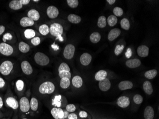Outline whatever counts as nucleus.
Instances as JSON below:
<instances>
[{
  "label": "nucleus",
  "mask_w": 159,
  "mask_h": 119,
  "mask_svg": "<svg viewBox=\"0 0 159 119\" xmlns=\"http://www.w3.org/2000/svg\"><path fill=\"white\" fill-rule=\"evenodd\" d=\"M134 101L136 104H141L143 102V97L139 94H136L134 97Z\"/></svg>",
  "instance_id": "obj_43"
},
{
  "label": "nucleus",
  "mask_w": 159,
  "mask_h": 119,
  "mask_svg": "<svg viewBox=\"0 0 159 119\" xmlns=\"http://www.w3.org/2000/svg\"><path fill=\"white\" fill-rule=\"evenodd\" d=\"M92 57L88 53H84L80 57V62L84 66L88 65L92 61Z\"/></svg>",
  "instance_id": "obj_16"
},
{
  "label": "nucleus",
  "mask_w": 159,
  "mask_h": 119,
  "mask_svg": "<svg viewBox=\"0 0 159 119\" xmlns=\"http://www.w3.org/2000/svg\"><path fill=\"white\" fill-rule=\"evenodd\" d=\"M72 84L73 86L76 88H81L83 85V79L80 76L77 75L72 78Z\"/></svg>",
  "instance_id": "obj_25"
},
{
  "label": "nucleus",
  "mask_w": 159,
  "mask_h": 119,
  "mask_svg": "<svg viewBox=\"0 0 159 119\" xmlns=\"http://www.w3.org/2000/svg\"><path fill=\"white\" fill-rule=\"evenodd\" d=\"M149 48L146 45H141L137 49V53L139 56L146 57L149 55Z\"/></svg>",
  "instance_id": "obj_15"
},
{
  "label": "nucleus",
  "mask_w": 159,
  "mask_h": 119,
  "mask_svg": "<svg viewBox=\"0 0 159 119\" xmlns=\"http://www.w3.org/2000/svg\"><path fill=\"white\" fill-rule=\"evenodd\" d=\"M75 46L72 44L66 45L63 51V56L66 59L70 60L72 59L75 55Z\"/></svg>",
  "instance_id": "obj_7"
},
{
  "label": "nucleus",
  "mask_w": 159,
  "mask_h": 119,
  "mask_svg": "<svg viewBox=\"0 0 159 119\" xmlns=\"http://www.w3.org/2000/svg\"><path fill=\"white\" fill-rule=\"evenodd\" d=\"M106 24H107V20L105 17L104 16H100L98 20V26L100 28H105L106 26Z\"/></svg>",
  "instance_id": "obj_35"
},
{
  "label": "nucleus",
  "mask_w": 159,
  "mask_h": 119,
  "mask_svg": "<svg viewBox=\"0 0 159 119\" xmlns=\"http://www.w3.org/2000/svg\"><path fill=\"white\" fill-rule=\"evenodd\" d=\"M9 6L11 9L19 10L22 8L23 5L20 1V0H13L10 2Z\"/></svg>",
  "instance_id": "obj_23"
},
{
  "label": "nucleus",
  "mask_w": 159,
  "mask_h": 119,
  "mask_svg": "<svg viewBox=\"0 0 159 119\" xmlns=\"http://www.w3.org/2000/svg\"><path fill=\"white\" fill-rule=\"evenodd\" d=\"M28 17L34 21H38L40 18V15L38 11L35 9H31L27 13Z\"/></svg>",
  "instance_id": "obj_20"
},
{
  "label": "nucleus",
  "mask_w": 159,
  "mask_h": 119,
  "mask_svg": "<svg viewBox=\"0 0 159 119\" xmlns=\"http://www.w3.org/2000/svg\"><path fill=\"white\" fill-rule=\"evenodd\" d=\"M79 116L81 118H86L88 116V114H87V112L85 111H81L80 112H79Z\"/></svg>",
  "instance_id": "obj_48"
},
{
  "label": "nucleus",
  "mask_w": 159,
  "mask_h": 119,
  "mask_svg": "<svg viewBox=\"0 0 159 119\" xmlns=\"http://www.w3.org/2000/svg\"><path fill=\"white\" fill-rule=\"evenodd\" d=\"M5 85V82L4 79H2V78L0 77V88H2Z\"/></svg>",
  "instance_id": "obj_50"
},
{
  "label": "nucleus",
  "mask_w": 159,
  "mask_h": 119,
  "mask_svg": "<svg viewBox=\"0 0 159 119\" xmlns=\"http://www.w3.org/2000/svg\"><path fill=\"white\" fill-rule=\"evenodd\" d=\"M117 18L115 15H110L107 19V22L110 26L113 27L117 23Z\"/></svg>",
  "instance_id": "obj_38"
},
{
  "label": "nucleus",
  "mask_w": 159,
  "mask_h": 119,
  "mask_svg": "<svg viewBox=\"0 0 159 119\" xmlns=\"http://www.w3.org/2000/svg\"><path fill=\"white\" fill-rule=\"evenodd\" d=\"M25 37L28 39H31L35 37L36 33L33 29H28L25 30L24 32Z\"/></svg>",
  "instance_id": "obj_34"
},
{
  "label": "nucleus",
  "mask_w": 159,
  "mask_h": 119,
  "mask_svg": "<svg viewBox=\"0 0 159 119\" xmlns=\"http://www.w3.org/2000/svg\"><path fill=\"white\" fill-rule=\"evenodd\" d=\"M101 38V34L99 32H94L91 34L90 36V39L92 43H96L100 41Z\"/></svg>",
  "instance_id": "obj_29"
},
{
  "label": "nucleus",
  "mask_w": 159,
  "mask_h": 119,
  "mask_svg": "<svg viewBox=\"0 0 159 119\" xmlns=\"http://www.w3.org/2000/svg\"><path fill=\"white\" fill-rule=\"evenodd\" d=\"M13 68V63L10 61H4L0 65V73L4 76L9 75Z\"/></svg>",
  "instance_id": "obj_5"
},
{
  "label": "nucleus",
  "mask_w": 159,
  "mask_h": 119,
  "mask_svg": "<svg viewBox=\"0 0 159 119\" xmlns=\"http://www.w3.org/2000/svg\"><path fill=\"white\" fill-rule=\"evenodd\" d=\"M68 112H67L64 111V118H63V119L67 118L68 116Z\"/></svg>",
  "instance_id": "obj_56"
},
{
  "label": "nucleus",
  "mask_w": 159,
  "mask_h": 119,
  "mask_svg": "<svg viewBox=\"0 0 159 119\" xmlns=\"http://www.w3.org/2000/svg\"><path fill=\"white\" fill-rule=\"evenodd\" d=\"M121 33V30L118 28L112 29L108 34V40L110 41H113L120 36Z\"/></svg>",
  "instance_id": "obj_17"
},
{
  "label": "nucleus",
  "mask_w": 159,
  "mask_h": 119,
  "mask_svg": "<svg viewBox=\"0 0 159 119\" xmlns=\"http://www.w3.org/2000/svg\"><path fill=\"white\" fill-rule=\"evenodd\" d=\"M155 116V112L152 107L148 106L144 110V116L145 119H153Z\"/></svg>",
  "instance_id": "obj_22"
},
{
  "label": "nucleus",
  "mask_w": 159,
  "mask_h": 119,
  "mask_svg": "<svg viewBox=\"0 0 159 119\" xmlns=\"http://www.w3.org/2000/svg\"><path fill=\"white\" fill-rule=\"evenodd\" d=\"M31 44L34 46H38L41 43V39L39 37H37V36L35 37V36L34 38L31 39Z\"/></svg>",
  "instance_id": "obj_44"
},
{
  "label": "nucleus",
  "mask_w": 159,
  "mask_h": 119,
  "mask_svg": "<svg viewBox=\"0 0 159 119\" xmlns=\"http://www.w3.org/2000/svg\"><path fill=\"white\" fill-rule=\"evenodd\" d=\"M4 105V103H3V101H2V98L1 97H0V109H1V108L3 107Z\"/></svg>",
  "instance_id": "obj_55"
},
{
  "label": "nucleus",
  "mask_w": 159,
  "mask_h": 119,
  "mask_svg": "<svg viewBox=\"0 0 159 119\" xmlns=\"http://www.w3.org/2000/svg\"><path fill=\"white\" fill-rule=\"evenodd\" d=\"M21 69L25 74L29 75L32 74L33 72V67L27 61H24L21 63Z\"/></svg>",
  "instance_id": "obj_9"
},
{
  "label": "nucleus",
  "mask_w": 159,
  "mask_h": 119,
  "mask_svg": "<svg viewBox=\"0 0 159 119\" xmlns=\"http://www.w3.org/2000/svg\"><path fill=\"white\" fill-rule=\"evenodd\" d=\"M49 29L51 34L56 37V40H59L60 42L63 41V38L62 36L63 29L61 24L58 23H52Z\"/></svg>",
  "instance_id": "obj_1"
},
{
  "label": "nucleus",
  "mask_w": 159,
  "mask_h": 119,
  "mask_svg": "<svg viewBox=\"0 0 159 119\" xmlns=\"http://www.w3.org/2000/svg\"><path fill=\"white\" fill-rule=\"evenodd\" d=\"M121 26L122 29L125 30H129L130 28V24L129 20L126 18H123L121 20Z\"/></svg>",
  "instance_id": "obj_37"
},
{
  "label": "nucleus",
  "mask_w": 159,
  "mask_h": 119,
  "mask_svg": "<svg viewBox=\"0 0 159 119\" xmlns=\"http://www.w3.org/2000/svg\"><path fill=\"white\" fill-rule=\"evenodd\" d=\"M130 104V99L128 97L122 96L117 100V104L119 106L122 108L127 107Z\"/></svg>",
  "instance_id": "obj_13"
},
{
  "label": "nucleus",
  "mask_w": 159,
  "mask_h": 119,
  "mask_svg": "<svg viewBox=\"0 0 159 119\" xmlns=\"http://www.w3.org/2000/svg\"><path fill=\"white\" fill-rule=\"evenodd\" d=\"M157 71L156 70H151L146 72L144 74L145 77L149 79H152L156 76Z\"/></svg>",
  "instance_id": "obj_36"
},
{
  "label": "nucleus",
  "mask_w": 159,
  "mask_h": 119,
  "mask_svg": "<svg viewBox=\"0 0 159 119\" xmlns=\"http://www.w3.org/2000/svg\"><path fill=\"white\" fill-rule=\"evenodd\" d=\"M55 90V85L51 82H46L41 84L39 88V91L43 94H50L54 93Z\"/></svg>",
  "instance_id": "obj_2"
},
{
  "label": "nucleus",
  "mask_w": 159,
  "mask_h": 119,
  "mask_svg": "<svg viewBox=\"0 0 159 119\" xmlns=\"http://www.w3.org/2000/svg\"><path fill=\"white\" fill-rule=\"evenodd\" d=\"M107 73L105 70H101L95 74V79L97 81H101L106 78Z\"/></svg>",
  "instance_id": "obj_28"
},
{
  "label": "nucleus",
  "mask_w": 159,
  "mask_h": 119,
  "mask_svg": "<svg viewBox=\"0 0 159 119\" xmlns=\"http://www.w3.org/2000/svg\"><path fill=\"white\" fill-rule=\"evenodd\" d=\"M107 1L110 4L112 5L115 3L116 1L115 0H107Z\"/></svg>",
  "instance_id": "obj_54"
},
{
  "label": "nucleus",
  "mask_w": 159,
  "mask_h": 119,
  "mask_svg": "<svg viewBox=\"0 0 159 119\" xmlns=\"http://www.w3.org/2000/svg\"><path fill=\"white\" fill-rule=\"evenodd\" d=\"M118 86L120 90H126L131 89L133 87V83L130 81H122L119 83Z\"/></svg>",
  "instance_id": "obj_21"
},
{
  "label": "nucleus",
  "mask_w": 159,
  "mask_h": 119,
  "mask_svg": "<svg viewBox=\"0 0 159 119\" xmlns=\"http://www.w3.org/2000/svg\"><path fill=\"white\" fill-rule=\"evenodd\" d=\"M27 119V118H23V119Z\"/></svg>",
  "instance_id": "obj_58"
},
{
  "label": "nucleus",
  "mask_w": 159,
  "mask_h": 119,
  "mask_svg": "<svg viewBox=\"0 0 159 119\" xmlns=\"http://www.w3.org/2000/svg\"><path fill=\"white\" fill-rule=\"evenodd\" d=\"M143 88L144 92L148 95H151L153 93L152 85L149 81H145L143 85Z\"/></svg>",
  "instance_id": "obj_24"
},
{
  "label": "nucleus",
  "mask_w": 159,
  "mask_h": 119,
  "mask_svg": "<svg viewBox=\"0 0 159 119\" xmlns=\"http://www.w3.org/2000/svg\"><path fill=\"white\" fill-rule=\"evenodd\" d=\"M30 104V108L33 111H36L38 109V101L37 99L34 97H33L31 99Z\"/></svg>",
  "instance_id": "obj_32"
},
{
  "label": "nucleus",
  "mask_w": 159,
  "mask_h": 119,
  "mask_svg": "<svg viewBox=\"0 0 159 119\" xmlns=\"http://www.w3.org/2000/svg\"><path fill=\"white\" fill-rule=\"evenodd\" d=\"M67 2L69 6L72 8H76L79 5L78 0H67Z\"/></svg>",
  "instance_id": "obj_40"
},
{
  "label": "nucleus",
  "mask_w": 159,
  "mask_h": 119,
  "mask_svg": "<svg viewBox=\"0 0 159 119\" xmlns=\"http://www.w3.org/2000/svg\"><path fill=\"white\" fill-rule=\"evenodd\" d=\"M113 12L115 16H118V17L122 16L123 13V10L119 7H116L114 8Z\"/></svg>",
  "instance_id": "obj_41"
},
{
  "label": "nucleus",
  "mask_w": 159,
  "mask_h": 119,
  "mask_svg": "<svg viewBox=\"0 0 159 119\" xmlns=\"http://www.w3.org/2000/svg\"><path fill=\"white\" fill-rule=\"evenodd\" d=\"M5 27L4 25H0V35H1L5 31Z\"/></svg>",
  "instance_id": "obj_52"
},
{
  "label": "nucleus",
  "mask_w": 159,
  "mask_h": 119,
  "mask_svg": "<svg viewBox=\"0 0 159 119\" xmlns=\"http://www.w3.org/2000/svg\"><path fill=\"white\" fill-rule=\"evenodd\" d=\"M111 83L110 81L107 78L99 82V87L101 90L103 91H106L110 89Z\"/></svg>",
  "instance_id": "obj_12"
},
{
  "label": "nucleus",
  "mask_w": 159,
  "mask_h": 119,
  "mask_svg": "<svg viewBox=\"0 0 159 119\" xmlns=\"http://www.w3.org/2000/svg\"><path fill=\"white\" fill-rule=\"evenodd\" d=\"M51 113L55 119H63L64 118V111L61 108H53Z\"/></svg>",
  "instance_id": "obj_10"
},
{
  "label": "nucleus",
  "mask_w": 159,
  "mask_h": 119,
  "mask_svg": "<svg viewBox=\"0 0 159 119\" xmlns=\"http://www.w3.org/2000/svg\"><path fill=\"white\" fill-rule=\"evenodd\" d=\"M13 52V49L12 46L6 43H0V52L5 56H10Z\"/></svg>",
  "instance_id": "obj_6"
},
{
  "label": "nucleus",
  "mask_w": 159,
  "mask_h": 119,
  "mask_svg": "<svg viewBox=\"0 0 159 119\" xmlns=\"http://www.w3.org/2000/svg\"><path fill=\"white\" fill-rule=\"evenodd\" d=\"M18 48L20 52L22 53H27L29 52V51L30 50V46L27 43L23 42H21L19 43Z\"/></svg>",
  "instance_id": "obj_27"
},
{
  "label": "nucleus",
  "mask_w": 159,
  "mask_h": 119,
  "mask_svg": "<svg viewBox=\"0 0 159 119\" xmlns=\"http://www.w3.org/2000/svg\"><path fill=\"white\" fill-rule=\"evenodd\" d=\"M40 1H39V0H34L33 1H34V2H39Z\"/></svg>",
  "instance_id": "obj_57"
},
{
  "label": "nucleus",
  "mask_w": 159,
  "mask_h": 119,
  "mask_svg": "<svg viewBox=\"0 0 159 119\" xmlns=\"http://www.w3.org/2000/svg\"><path fill=\"white\" fill-rule=\"evenodd\" d=\"M69 119H78V117L76 114L74 113H72L68 115Z\"/></svg>",
  "instance_id": "obj_49"
},
{
  "label": "nucleus",
  "mask_w": 159,
  "mask_h": 119,
  "mask_svg": "<svg viewBox=\"0 0 159 119\" xmlns=\"http://www.w3.org/2000/svg\"><path fill=\"white\" fill-rule=\"evenodd\" d=\"M132 51H131V49L130 48H129L127 49V50L126 52L125 53V56L127 58H130L132 56Z\"/></svg>",
  "instance_id": "obj_47"
},
{
  "label": "nucleus",
  "mask_w": 159,
  "mask_h": 119,
  "mask_svg": "<svg viewBox=\"0 0 159 119\" xmlns=\"http://www.w3.org/2000/svg\"><path fill=\"white\" fill-rule=\"evenodd\" d=\"M20 25L23 27L32 26L34 24V22L28 17H24L21 19L20 22Z\"/></svg>",
  "instance_id": "obj_19"
},
{
  "label": "nucleus",
  "mask_w": 159,
  "mask_h": 119,
  "mask_svg": "<svg viewBox=\"0 0 159 119\" xmlns=\"http://www.w3.org/2000/svg\"><path fill=\"white\" fill-rule=\"evenodd\" d=\"M66 109L68 112H74L76 110V107L74 104H69L66 106Z\"/></svg>",
  "instance_id": "obj_45"
},
{
  "label": "nucleus",
  "mask_w": 159,
  "mask_h": 119,
  "mask_svg": "<svg viewBox=\"0 0 159 119\" xmlns=\"http://www.w3.org/2000/svg\"><path fill=\"white\" fill-rule=\"evenodd\" d=\"M59 75L60 78L66 77L69 79H71L72 75L70 73V68L68 65L65 63H63L60 64L59 69Z\"/></svg>",
  "instance_id": "obj_4"
},
{
  "label": "nucleus",
  "mask_w": 159,
  "mask_h": 119,
  "mask_svg": "<svg viewBox=\"0 0 159 119\" xmlns=\"http://www.w3.org/2000/svg\"><path fill=\"white\" fill-rule=\"evenodd\" d=\"M46 13L50 18H56L59 15V10L55 6L51 5L48 7Z\"/></svg>",
  "instance_id": "obj_11"
},
{
  "label": "nucleus",
  "mask_w": 159,
  "mask_h": 119,
  "mask_svg": "<svg viewBox=\"0 0 159 119\" xmlns=\"http://www.w3.org/2000/svg\"><path fill=\"white\" fill-rule=\"evenodd\" d=\"M70 83H71V82H70V79L68 78L64 77L61 78L60 85L61 88L65 89L70 86Z\"/></svg>",
  "instance_id": "obj_31"
},
{
  "label": "nucleus",
  "mask_w": 159,
  "mask_h": 119,
  "mask_svg": "<svg viewBox=\"0 0 159 119\" xmlns=\"http://www.w3.org/2000/svg\"><path fill=\"white\" fill-rule=\"evenodd\" d=\"M62 96L60 95L55 96L54 98L52 100V105L59 108L62 106Z\"/></svg>",
  "instance_id": "obj_33"
},
{
  "label": "nucleus",
  "mask_w": 159,
  "mask_h": 119,
  "mask_svg": "<svg viewBox=\"0 0 159 119\" xmlns=\"http://www.w3.org/2000/svg\"><path fill=\"white\" fill-rule=\"evenodd\" d=\"M34 58L36 64L40 66H46L50 63L49 57L43 52H37L34 55Z\"/></svg>",
  "instance_id": "obj_3"
},
{
  "label": "nucleus",
  "mask_w": 159,
  "mask_h": 119,
  "mask_svg": "<svg viewBox=\"0 0 159 119\" xmlns=\"http://www.w3.org/2000/svg\"><path fill=\"white\" fill-rule=\"evenodd\" d=\"M51 46L54 51H57V50H59V46H58V45L55 44V43L52 44L51 45Z\"/></svg>",
  "instance_id": "obj_53"
},
{
  "label": "nucleus",
  "mask_w": 159,
  "mask_h": 119,
  "mask_svg": "<svg viewBox=\"0 0 159 119\" xmlns=\"http://www.w3.org/2000/svg\"><path fill=\"white\" fill-rule=\"evenodd\" d=\"M12 39H13V35L9 32H7L4 34L2 38V40L4 43H5L6 40H12Z\"/></svg>",
  "instance_id": "obj_46"
},
{
  "label": "nucleus",
  "mask_w": 159,
  "mask_h": 119,
  "mask_svg": "<svg viewBox=\"0 0 159 119\" xmlns=\"http://www.w3.org/2000/svg\"><path fill=\"white\" fill-rule=\"evenodd\" d=\"M140 64L141 61L138 59H130L126 62V65L130 68H135L140 66Z\"/></svg>",
  "instance_id": "obj_18"
},
{
  "label": "nucleus",
  "mask_w": 159,
  "mask_h": 119,
  "mask_svg": "<svg viewBox=\"0 0 159 119\" xmlns=\"http://www.w3.org/2000/svg\"><path fill=\"white\" fill-rule=\"evenodd\" d=\"M68 20L71 23L77 24L81 22V19L80 16L74 14H70L68 16Z\"/></svg>",
  "instance_id": "obj_26"
},
{
  "label": "nucleus",
  "mask_w": 159,
  "mask_h": 119,
  "mask_svg": "<svg viewBox=\"0 0 159 119\" xmlns=\"http://www.w3.org/2000/svg\"><path fill=\"white\" fill-rule=\"evenodd\" d=\"M25 86L24 82L22 80H18L16 82V87L18 91H21L23 90Z\"/></svg>",
  "instance_id": "obj_39"
},
{
  "label": "nucleus",
  "mask_w": 159,
  "mask_h": 119,
  "mask_svg": "<svg viewBox=\"0 0 159 119\" xmlns=\"http://www.w3.org/2000/svg\"><path fill=\"white\" fill-rule=\"evenodd\" d=\"M19 106L22 112L26 113L29 111L30 109V104L27 97H23L20 99Z\"/></svg>",
  "instance_id": "obj_8"
},
{
  "label": "nucleus",
  "mask_w": 159,
  "mask_h": 119,
  "mask_svg": "<svg viewBox=\"0 0 159 119\" xmlns=\"http://www.w3.org/2000/svg\"><path fill=\"white\" fill-rule=\"evenodd\" d=\"M39 31L40 33L44 36L47 35L50 32L49 26L46 24H42L40 26Z\"/></svg>",
  "instance_id": "obj_30"
},
{
  "label": "nucleus",
  "mask_w": 159,
  "mask_h": 119,
  "mask_svg": "<svg viewBox=\"0 0 159 119\" xmlns=\"http://www.w3.org/2000/svg\"><path fill=\"white\" fill-rule=\"evenodd\" d=\"M124 46L123 45H118L115 47L114 50V53L116 56H118L120 55L123 51L124 49Z\"/></svg>",
  "instance_id": "obj_42"
},
{
  "label": "nucleus",
  "mask_w": 159,
  "mask_h": 119,
  "mask_svg": "<svg viewBox=\"0 0 159 119\" xmlns=\"http://www.w3.org/2000/svg\"><path fill=\"white\" fill-rule=\"evenodd\" d=\"M7 105L10 108L13 110H17L19 107V103L14 98L9 97L7 98L6 100Z\"/></svg>",
  "instance_id": "obj_14"
},
{
  "label": "nucleus",
  "mask_w": 159,
  "mask_h": 119,
  "mask_svg": "<svg viewBox=\"0 0 159 119\" xmlns=\"http://www.w3.org/2000/svg\"><path fill=\"white\" fill-rule=\"evenodd\" d=\"M21 3L22 5H27L30 3V0H20Z\"/></svg>",
  "instance_id": "obj_51"
}]
</instances>
